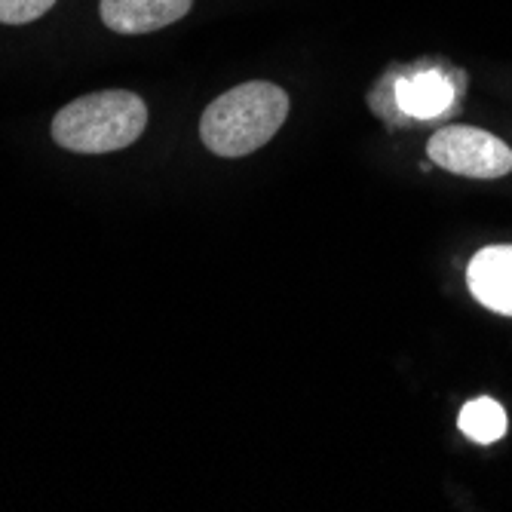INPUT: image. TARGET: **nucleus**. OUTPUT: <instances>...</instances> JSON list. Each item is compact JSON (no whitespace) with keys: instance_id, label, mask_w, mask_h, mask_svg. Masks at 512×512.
<instances>
[{"instance_id":"f257e3e1","label":"nucleus","mask_w":512,"mask_h":512,"mask_svg":"<svg viewBox=\"0 0 512 512\" xmlns=\"http://www.w3.org/2000/svg\"><path fill=\"white\" fill-rule=\"evenodd\" d=\"M289 117L286 89L267 80H252L227 89L200 120L203 145L218 157H246L264 148Z\"/></svg>"},{"instance_id":"f03ea898","label":"nucleus","mask_w":512,"mask_h":512,"mask_svg":"<svg viewBox=\"0 0 512 512\" xmlns=\"http://www.w3.org/2000/svg\"><path fill=\"white\" fill-rule=\"evenodd\" d=\"M145 126V102L135 92L108 89L65 105L53 120V138L56 145L74 154H111L142 138Z\"/></svg>"},{"instance_id":"7ed1b4c3","label":"nucleus","mask_w":512,"mask_h":512,"mask_svg":"<svg viewBox=\"0 0 512 512\" xmlns=\"http://www.w3.org/2000/svg\"><path fill=\"white\" fill-rule=\"evenodd\" d=\"M430 163L463 178H503L512 172V151L497 135L473 126H445L427 145Z\"/></svg>"},{"instance_id":"20e7f679","label":"nucleus","mask_w":512,"mask_h":512,"mask_svg":"<svg viewBox=\"0 0 512 512\" xmlns=\"http://www.w3.org/2000/svg\"><path fill=\"white\" fill-rule=\"evenodd\" d=\"M194 0H102V22L117 34H151L181 16H188Z\"/></svg>"},{"instance_id":"39448f33","label":"nucleus","mask_w":512,"mask_h":512,"mask_svg":"<svg viewBox=\"0 0 512 512\" xmlns=\"http://www.w3.org/2000/svg\"><path fill=\"white\" fill-rule=\"evenodd\" d=\"M473 298L503 316H512V246H488L467 267Z\"/></svg>"},{"instance_id":"423d86ee","label":"nucleus","mask_w":512,"mask_h":512,"mask_svg":"<svg viewBox=\"0 0 512 512\" xmlns=\"http://www.w3.org/2000/svg\"><path fill=\"white\" fill-rule=\"evenodd\" d=\"M454 102V83L439 71H421L396 83V105L411 117H436L445 114Z\"/></svg>"},{"instance_id":"0eeeda50","label":"nucleus","mask_w":512,"mask_h":512,"mask_svg":"<svg viewBox=\"0 0 512 512\" xmlns=\"http://www.w3.org/2000/svg\"><path fill=\"white\" fill-rule=\"evenodd\" d=\"M457 424H460L463 436H470L479 445H491V442L503 439V433H506V411L500 408V402L482 396V399H473L460 408Z\"/></svg>"},{"instance_id":"6e6552de","label":"nucleus","mask_w":512,"mask_h":512,"mask_svg":"<svg viewBox=\"0 0 512 512\" xmlns=\"http://www.w3.org/2000/svg\"><path fill=\"white\" fill-rule=\"evenodd\" d=\"M53 4L56 0H0V22L4 25L34 22L46 16V10H53Z\"/></svg>"}]
</instances>
